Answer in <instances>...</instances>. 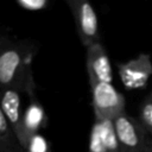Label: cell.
I'll return each instance as SVG.
<instances>
[{"label": "cell", "mask_w": 152, "mask_h": 152, "mask_svg": "<svg viewBox=\"0 0 152 152\" xmlns=\"http://www.w3.org/2000/svg\"><path fill=\"white\" fill-rule=\"evenodd\" d=\"M24 150L25 152H50L51 151L50 144L40 133L32 135L27 140L26 145L24 146Z\"/></svg>", "instance_id": "obj_12"}, {"label": "cell", "mask_w": 152, "mask_h": 152, "mask_svg": "<svg viewBox=\"0 0 152 152\" xmlns=\"http://www.w3.org/2000/svg\"><path fill=\"white\" fill-rule=\"evenodd\" d=\"M34 45L0 37V89L17 87L24 94L34 91L31 63Z\"/></svg>", "instance_id": "obj_1"}, {"label": "cell", "mask_w": 152, "mask_h": 152, "mask_svg": "<svg viewBox=\"0 0 152 152\" xmlns=\"http://www.w3.org/2000/svg\"><path fill=\"white\" fill-rule=\"evenodd\" d=\"M119 76L127 90H137L146 87L152 76V61L148 53H139L134 58L118 64Z\"/></svg>", "instance_id": "obj_5"}, {"label": "cell", "mask_w": 152, "mask_h": 152, "mask_svg": "<svg viewBox=\"0 0 152 152\" xmlns=\"http://www.w3.org/2000/svg\"><path fill=\"white\" fill-rule=\"evenodd\" d=\"M91 104L96 120L113 121L125 113V97L112 84L103 82H89Z\"/></svg>", "instance_id": "obj_2"}, {"label": "cell", "mask_w": 152, "mask_h": 152, "mask_svg": "<svg viewBox=\"0 0 152 152\" xmlns=\"http://www.w3.org/2000/svg\"><path fill=\"white\" fill-rule=\"evenodd\" d=\"M66 5L71 11L83 46L88 48L94 43L101 42L99 34V18L93 5L86 0H66Z\"/></svg>", "instance_id": "obj_4"}, {"label": "cell", "mask_w": 152, "mask_h": 152, "mask_svg": "<svg viewBox=\"0 0 152 152\" xmlns=\"http://www.w3.org/2000/svg\"><path fill=\"white\" fill-rule=\"evenodd\" d=\"M0 152H25L14 131L0 109Z\"/></svg>", "instance_id": "obj_10"}, {"label": "cell", "mask_w": 152, "mask_h": 152, "mask_svg": "<svg viewBox=\"0 0 152 152\" xmlns=\"http://www.w3.org/2000/svg\"><path fill=\"white\" fill-rule=\"evenodd\" d=\"M21 94L24 93L17 87L0 89V109L14 131L19 142L24 147L25 133L23 126L24 110L21 108Z\"/></svg>", "instance_id": "obj_6"}, {"label": "cell", "mask_w": 152, "mask_h": 152, "mask_svg": "<svg viewBox=\"0 0 152 152\" xmlns=\"http://www.w3.org/2000/svg\"><path fill=\"white\" fill-rule=\"evenodd\" d=\"M140 152H152V138H150V140L147 141V144L144 146V148Z\"/></svg>", "instance_id": "obj_14"}, {"label": "cell", "mask_w": 152, "mask_h": 152, "mask_svg": "<svg viewBox=\"0 0 152 152\" xmlns=\"http://www.w3.org/2000/svg\"><path fill=\"white\" fill-rule=\"evenodd\" d=\"M139 122L145 128L147 134L152 138V90L140 106Z\"/></svg>", "instance_id": "obj_11"}, {"label": "cell", "mask_w": 152, "mask_h": 152, "mask_svg": "<svg viewBox=\"0 0 152 152\" xmlns=\"http://www.w3.org/2000/svg\"><path fill=\"white\" fill-rule=\"evenodd\" d=\"M30 101L28 104L24 108L23 114V126H24V133H25V145L27 140L39 133V129L45 126L46 124V115L43 106L37 100L34 91H31L27 94ZM24 145V146H25Z\"/></svg>", "instance_id": "obj_9"}, {"label": "cell", "mask_w": 152, "mask_h": 152, "mask_svg": "<svg viewBox=\"0 0 152 152\" xmlns=\"http://www.w3.org/2000/svg\"><path fill=\"white\" fill-rule=\"evenodd\" d=\"M17 5L25 11L37 12V11L46 10L50 6V1L49 0H17Z\"/></svg>", "instance_id": "obj_13"}, {"label": "cell", "mask_w": 152, "mask_h": 152, "mask_svg": "<svg viewBox=\"0 0 152 152\" xmlns=\"http://www.w3.org/2000/svg\"><path fill=\"white\" fill-rule=\"evenodd\" d=\"M87 49V71L89 82H103L112 83L113 72L112 64L106 51V48L101 42L89 45Z\"/></svg>", "instance_id": "obj_7"}, {"label": "cell", "mask_w": 152, "mask_h": 152, "mask_svg": "<svg viewBox=\"0 0 152 152\" xmlns=\"http://www.w3.org/2000/svg\"><path fill=\"white\" fill-rule=\"evenodd\" d=\"M88 152H120L113 121L95 119L90 129Z\"/></svg>", "instance_id": "obj_8"}, {"label": "cell", "mask_w": 152, "mask_h": 152, "mask_svg": "<svg viewBox=\"0 0 152 152\" xmlns=\"http://www.w3.org/2000/svg\"><path fill=\"white\" fill-rule=\"evenodd\" d=\"M113 127L120 152H140L151 138L139 120L127 113L115 118Z\"/></svg>", "instance_id": "obj_3"}]
</instances>
